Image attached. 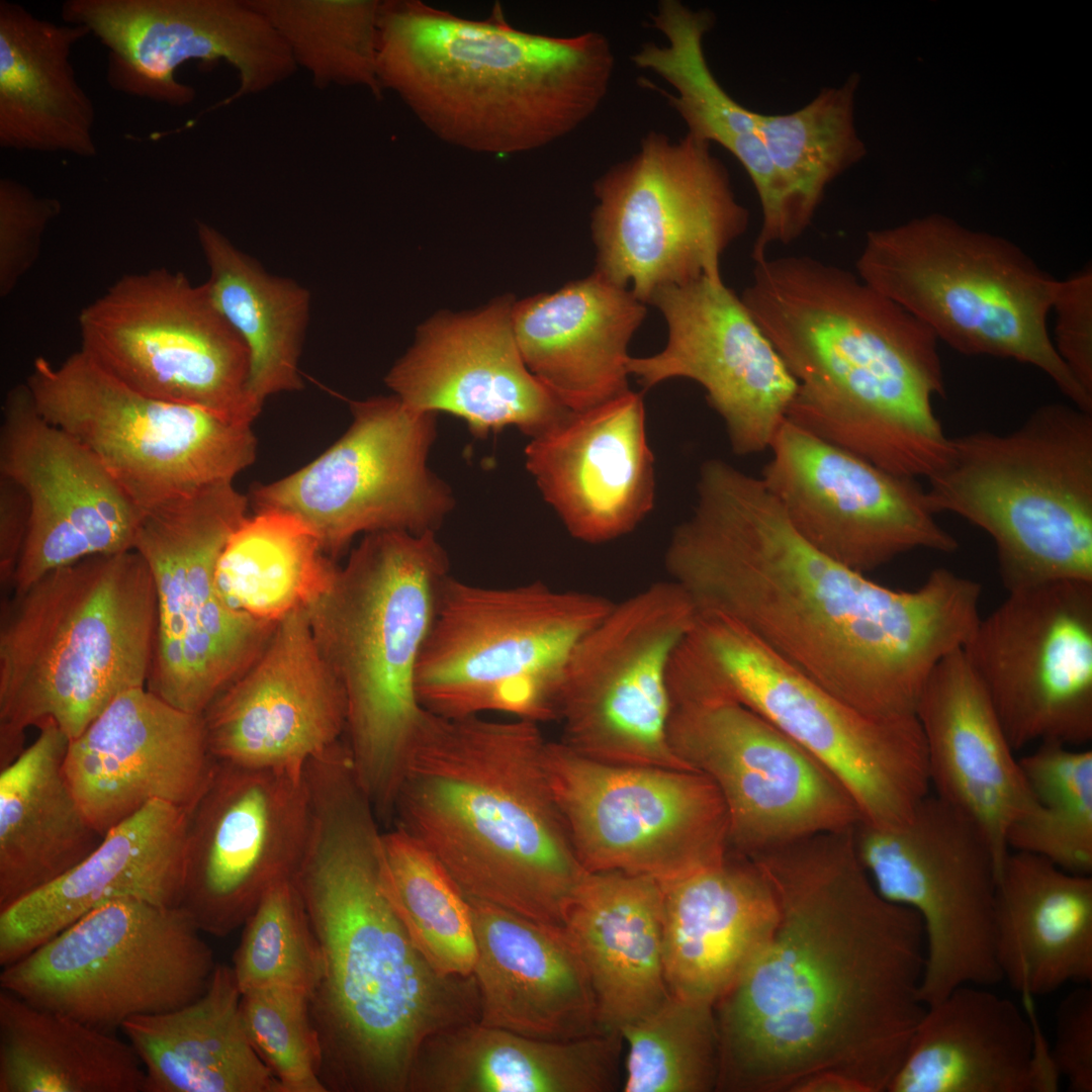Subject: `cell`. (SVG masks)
Wrapping results in <instances>:
<instances>
[{
  "mask_svg": "<svg viewBox=\"0 0 1092 1092\" xmlns=\"http://www.w3.org/2000/svg\"><path fill=\"white\" fill-rule=\"evenodd\" d=\"M749 858L774 890L779 920L714 1005L717 1091L794 1092L835 1073L887 1092L926 1010L921 919L878 893L853 828Z\"/></svg>",
  "mask_w": 1092,
  "mask_h": 1092,
  "instance_id": "obj_1",
  "label": "cell"
},
{
  "mask_svg": "<svg viewBox=\"0 0 1092 1092\" xmlns=\"http://www.w3.org/2000/svg\"><path fill=\"white\" fill-rule=\"evenodd\" d=\"M698 612L727 616L800 673L876 717L915 715L935 665L979 619V582L933 569L894 589L828 557L792 525L763 483L704 462L692 515L665 554Z\"/></svg>",
  "mask_w": 1092,
  "mask_h": 1092,
  "instance_id": "obj_2",
  "label": "cell"
},
{
  "mask_svg": "<svg viewBox=\"0 0 1092 1092\" xmlns=\"http://www.w3.org/2000/svg\"><path fill=\"white\" fill-rule=\"evenodd\" d=\"M377 820L350 781L325 780L310 790L293 881L323 959L310 1013L328 1092H406L422 1044L479 1019L473 976L438 973L388 899Z\"/></svg>",
  "mask_w": 1092,
  "mask_h": 1092,
  "instance_id": "obj_3",
  "label": "cell"
},
{
  "mask_svg": "<svg viewBox=\"0 0 1092 1092\" xmlns=\"http://www.w3.org/2000/svg\"><path fill=\"white\" fill-rule=\"evenodd\" d=\"M741 297L798 386L787 419L900 476H931L950 438L938 340L857 274L806 255L754 262Z\"/></svg>",
  "mask_w": 1092,
  "mask_h": 1092,
  "instance_id": "obj_4",
  "label": "cell"
},
{
  "mask_svg": "<svg viewBox=\"0 0 1092 1092\" xmlns=\"http://www.w3.org/2000/svg\"><path fill=\"white\" fill-rule=\"evenodd\" d=\"M538 723L424 711L391 819L467 898L563 927L585 874L554 798Z\"/></svg>",
  "mask_w": 1092,
  "mask_h": 1092,
  "instance_id": "obj_5",
  "label": "cell"
},
{
  "mask_svg": "<svg viewBox=\"0 0 1092 1092\" xmlns=\"http://www.w3.org/2000/svg\"><path fill=\"white\" fill-rule=\"evenodd\" d=\"M377 74L442 141L508 155L575 130L605 100L615 70L607 36L517 29L499 5L473 20L421 0L380 1Z\"/></svg>",
  "mask_w": 1092,
  "mask_h": 1092,
  "instance_id": "obj_6",
  "label": "cell"
},
{
  "mask_svg": "<svg viewBox=\"0 0 1092 1092\" xmlns=\"http://www.w3.org/2000/svg\"><path fill=\"white\" fill-rule=\"evenodd\" d=\"M154 580L134 550L56 568L15 595L0 631V768L52 720L70 741L119 695L146 687Z\"/></svg>",
  "mask_w": 1092,
  "mask_h": 1092,
  "instance_id": "obj_7",
  "label": "cell"
},
{
  "mask_svg": "<svg viewBox=\"0 0 1092 1092\" xmlns=\"http://www.w3.org/2000/svg\"><path fill=\"white\" fill-rule=\"evenodd\" d=\"M448 558L436 532L366 534L307 608L318 649L345 693L355 774L388 820L402 761L424 714L416 669Z\"/></svg>",
  "mask_w": 1092,
  "mask_h": 1092,
  "instance_id": "obj_8",
  "label": "cell"
},
{
  "mask_svg": "<svg viewBox=\"0 0 1092 1092\" xmlns=\"http://www.w3.org/2000/svg\"><path fill=\"white\" fill-rule=\"evenodd\" d=\"M667 680L684 699L730 700L763 717L836 778L862 823L901 825L929 794L916 715L884 718L853 708L727 616L698 613L670 657Z\"/></svg>",
  "mask_w": 1092,
  "mask_h": 1092,
  "instance_id": "obj_9",
  "label": "cell"
},
{
  "mask_svg": "<svg viewBox=\"0 0 1092 1092\" xmlns=\"http://www.w3.org/2000/svg\"><path fill=\"white\" fill-rule=\"evenodd\" d=\"M927 479L935 514L991 537L1007 592L1092 581V413L1045 403L1010 433L950 438Z\"/></svg>",
  "mask_w": 1092,
  "mask_h": 1092,
  "instance_id": "obj_10",
  "label": "cell"
},
{
  "mask_svg": "<svg viewBox=\"0 0 1092 1092\" xmlns=\"http://www.w3.org/2000/svg\"><path fill=\"white\" fill-rule=\"evenodd\" d=\"M856 274L969 356L1012 359L1043 372L1077 407L1092 395L1059 356L1048 317L1059 280L1014 244L917 221L869 232Z\"/></svg>",
  "mask_w": 1092,
  "mask_h": 1092,
  "instance_id": "obj_11",
  "label": "cell"
},
{
  "mask_svg": "<svg viewBox=\"0 0 1092 1092\" xmlns=\"http://www.w3.org/2000/svg\"><path fill=\"white\" fill-rule=\"evenodd\" d=\"M614 605L540 581L492 588L448 576L417 664L420 706L446 718L557 720L569 657Z\"/></svg>",
  "mask_w": 1092,
  "mask_h": 1092,
  "instance_id": "obj_12",
  "label": "cell"
},
{
  "mask_svg": "<svg viewBox=\"0 0 1092 1092\" xmlns=\"http://www.w3.org/2000/svg\"><path fill=\"white\" fill-rule=\"evenodd\" d=\"M596 273L643 303L661 288L721 276V258L747 230L749 212L711 144L659 131L594 184Z\"/></svg>",
  "mask_w": 1092,
  "mask_h": 1092,
  "instance_id": "obj_13",
  "label": "cell"
},
{
  "mask_svg": "<svg viewBox=\"0 0 1092 1092\" xmlns=\"http://www.w3.org/2000/svg\"><path fill=\"white\" fill-rule=\"evenodd\" d=\"M248 504L233 482L217 483L144 512L136 531L133 550L151 571L157 601L146 688L189 713L202 715L249 668L277 624L230 608L215 582Z\"/></svg>",
  "mask_w": 1092,
  "mask_h": 1092,
  "instance_id": "obj_14",
  "label": "cell"
},
{
  "mask_svg": "<svg viewBox=\"0 0 1092 1092\" xmlns=\"http://www.w3.org/2000/svg\"><path fill=\"white\" fill-rule=\"evenodd\" d=\"M180 906L105 903L2 968L1 989L91 1026L182 1007L207 988L217 963Z\"/></svg>",
  "mask_w": 1092,
  "mask_h": 1092,
  "instance_id": "obj_15",
  "label": "cell"
},
{
  "mask_svg": "<svg viewBox=\"0 0 1092 1092\" xmlns=\"http://www.w3.org/2000/svg\"><path fill=\"white\" fill-rule=\"evenodd\" d=\"M25 383L39 414L90 449L143 513L233 482L256 459L250 424L136 392L80 350L60 365L36 358Z\"/></svg>",
  "mask_w": 1092,
  "mask_h": 1092,
  "instance_id": "obj_16",
  "label": "cell"
},
{
  "mask_svg": "<svg viewBox=\"0 0 1092 1092\" xmlns=\"http://www.w3.org/2000/svg\"><path fill=\"white\" fill-rule=\"evenodd\" d=\"M81 349L128 388L252 424L247 346L205 284L166 268L126 274L79 314Z\"/></svg>",
  "mask_w": 1092,
  "mask_h": 1092,
  "instance_id": "obj_17",
  "label": "cell"
},
{
  "mask_svg": "<svg viewBox=\"0 0 1092 1092\" xmlns=\"http://www.w3.org/2000/svg\"><path fill=\"white\" fill-rule=\"evenodd\" d=\"M544 761L585 872H622L666 883L727 856V811L707 776L603 763L561 741L546 742Z\"/></svg>",
  "mask_w": 1092,
  "mask_h": 1092,
  "instance_id": "obj_18",
  "label": "cell"
},
{
  "mask_svg": "<svg viewBox=\"0 0 1092 1092\" xmlns=\"http://www.w3.org/2000/svg\"><path fill=\"white\" fill-rule=\"evenodd\" d=\"M857 857L878 893L913 910L925 935L926 1006L962 985L1001 983L994 948L997 864L980 831L934 795L895 827L858 822Z\"/></svg>",
  "mask_w": 1092,
  "mask_h": 1092,
  "instance_id": "obj_19",
  "label": "cell"
},
{
  "mask_svg": "<svg viewBox=\"0 0 1092 1092\" xmlns=\"http://www.w3.org/2000/svg\"><path fill=\"white\" fill-rule=\"evenodd\" d=\"M697 613L673 580L615 603L566 664L557 701L561 742L603 763L693 770L668 740L666 672Z\"/></svg>",
  "mask_w": 1092,
  "mask_h": 1092,
  "instance_id": "obj_20",
  "label": "cell"
},
{
  "mask_svg": "<svg viewBox=\"0 0 1092 1092\" xmlns=\"http://www.w3.org/2000/svg\"><path fill=\"white\" fill-rule=\"evenodd\" d=\"M347 432L293 473L251 491L256 511L289 513L338 554L359 534L436 532L452 510L446 483L428 466L436 416L397 396L351 403Z\"/></svg>",
  "mask_w": 1092,
  "mask_h": 1092,
  "instance_id": "obj_21",
  "label": "cell"
},
{
  "mask_svg": "<svg viewBox=\"0 0 1092 1092\" xmlns=\"http://www.w3.org/2000/svg\"><path fill=\"white\" fill-rule=\"evenodd\" d=\"M675 754L717 787L729 850L744 856L860 820L851 797L815 757L751 709L730 700L670 705Z\"/></svg>",
  "mask_w": 1092,
  "mask_h": 1092,
  "instance_id": "obj_22",
  "label": "cell"
},
{
  "mask_svg": "<svg viewBox=\"0 0 1092 1092\" xmlns=\"http://www.w3.org/2000/svg\"><path fill=\"white\" fill-rule=\"evenodd\" d=\"M963 651L1014 750L1092 738V581L1007 592Z\"/></svg>",
  "mask_w": 1092,
  "mask_h": 1092,
  "instance_id": "obj_23",
  "label": "cell"
},
{
  "mask_svg": "<svg viewBox=\"0 0 1092 1092\" xmlns=\"http://www.w3.org/2000/svg\"><path fill=\"white\" fill-rule=\"evenodd\" d=\"M309 817L305 767L216 761L186 832L180 907L201 932L223 937L243 927L269 890L294 878Z\"/></svg>",
  "mask_w": 1092,
  "mask_h": 1092,
  "instance_id": "obj_24",
  "label": "cell"
},
{
  "mask_svg": "<svg viewBox=\"0 0 1092 1092\" xmlns=\"http://www.w3.org/2000/svg\"><path fill=\"white\" fill-rule=\"evenodd\" d=\"M61 15L107 49L110 87L170 106L195 98V89L176 78L190 61L222 60L237 72V90L210 109L264 92L298 69L284 40L247 0H68Z\"/></svg>",
  "mask_w": 1092,
  "mask_h": 1092,
  "instance_id": "obj_25",
  "label": "cell"
},
{
  "mask_svg": "<svg viewBox=\"0 0 1092 1092\" xmlns=\"http://www.w3.org/2000/svg\"><path fill=\"white\" fill-rule=\"evenodd\" d=\"M760 478L795 529L838 563L866 573L912 550L951 553L916 478L891 473L786 419Z\"/></svg>",
  "mask_w": 1092,
  "mask_h": 1092,
  "instance_id": "obj_26",
  "label": "cell"
},
{
  "mask_svg": "<svg viewBox=\"0 0 1092 1092\" xmlns=\"http://www.w3.org/2000/svg\"><path fill=\"white\" fill-rule=\"evenodd\" d=\"M648 304L663 315L667 342L652 356L630 357L629 374L645 388L678 377L696 381L735 454L768 450L798 383L741 297L723 280L701 277L659 289Z\"/></svg>",
  "mask_w": 1092,
  "mask_h": 1092,
  "instance_id": "obj_27",
  "label": "cell"
},
{
  "mask_svg": "<svg viewBox=\"0 0 1092 1092\" xmlns=\"http://www.w3.org/2000/svg\"><path fill=\"white\" fill-rule=\"evenodd\" d=\"M1 415L0 476L29 505L15 595L56 568L133 550L143 512L90 449L39 414L26 383L7 392Z\"/></svg>",
  "mask_w": 1092,
  "mask_h": 1092,
  "instance_id": "obj_28",
  "label": "cell"
},
{
  "mask_svg": "<svg viewBox=\"0 0 1092 1092\" xmlns=\"http://www.w3.org/2000/svg\"><path fill=\"white\" fill-rule=\"evenodd\" d=\"M514 299L473 312H440L418 331L385 377L408 407L462 419L475 437L515 426L531 439L571 411L528 369L512 324Z\"/></svg>",
  "mask_w": 1092,
  "mask_h": 1092,
  "instance_id": "obj_29",
  "label": "cell"
},
{
  "mask_svg": "<svg viewBox=\"0 0 1092 1092\" xmlns=\"http://www.w3.org/2000/svg\"><path fill=\"white\" fill-rule=\"evenodd\" d=\"M216 761L303 769L345 732L343 688L322 655L305 608L277 622L257 659L202 713Z\"/></svg>",
  "mask_w": 1092,
  "mask_h": 1092,
  "instance_id": "obj_30",
  "label": "cell"
},
{
  "mask_svg": "<svg viewBox=\"0 0 1092 1092\" xmlns=\"http://www.w3.org/2000/svg\"><path fill=\"white\" fill-rule=\"evenodd\" d=\"M215 763L202 715L141 687L115 698L69 742L64 772L85 815L104 835L156 800L189 811Z\"/></svg>",
  "mask_w": 1092,
  "mask_h": 1092,
  "instance_id": "obj_31",
  "label": "cell"
},
{
  "mask_svg": "<svg viewBox=\"0 0 1092 1092\" xmlns=\"http://www.w3.org/2000/svg\"><path fill=\"white\" fill-rule=\"evenodd\" d=\"M526 467L569 534L586 543L631 532L652 510L654 457L641 393L570 412L531 439Z\"/></svg>",
  "mask_w": 1092,
  "mask_h": 1092,
  "instance_id": "obj_32",
  "label": "cell"
},
{
  "mask_svg": "<svg viewBox=\"0 0 1092 1092\" xmlns=\"http://www.w3.org/2000/svg\"><path fill=\"white\" fill-rule=\"evenodd\" d=\"M915 715L925 740L934 796L980 831L999 873L1010 852V829L1035 809L1036 802L962 648L932 669Z\"/></svg>",
  "mask_w": 1092,
  "mask_h": 1092,
  "instance_id": "obj_33",
  "label": "cell"
},
{
  "mask_svg": "<svg viewBox=\"0 0 1092 1092\" xmlns=\"http://www.w3.org/2000/svg\"><path fill=\"white\" fill-rule=\"evenodd\" d=\"M188 811L153 801L109 829L72 870L0 910V965L22 959L91 910L119 899L180 906Z\"/></svg>",
  "mask_w": 1092,
  "mask_h": 1092,
  "instance_id": "obj_34",
  "label": "cell"
},
{
  "mask_svg": "<svg viewBox=\"0 0 1092 1092\" xmlns=\"http://www.w3.org/2000/svg\"><path fill=\"white\" fill-rule=\"evenodd\" d=\"M989 987L962 985L926 1006L887 1092H1055L1060 1076L1036 1023Z\"/></svg>",
  "mask_w": 1092,
  "mask_h": 1092,
  "instance_id": "obj_35",
  "label": "cell"
},
{
  "mask_svg": "<svg viewBox=\"0 0 1092 1092\" xmlns=\"http://www.w3.org/2000/svg\"><path fill=\"white\" fill-rule=\"evenodd\" d=\"M476 958L472 971L483 1025L571 1040L608 1031L582 960L563 927L467 898Z\"/></svg>",
  "mask_w": 1092,
  "mask_h": 1092,
  "instance_id": "obj_36",
  "label": "cell"
},
{
  "mask_svg": "<svg viewBox=\"0 0 1092 1092\" xmlns=\"http://www.w3.org/2000/svg\"><path fill=\"white\" fill-rule=\"evenodd\" d=\"M662 887V944L668 991L715 1003L769 941L774 890L749 857L725 859Z\"/></svg>",
  "mask_w": 1092,
  "mask_h": 1092,
  "instance_id": "obj_37",
  "label": "cell"
},
{
  "mask_svg": "<svg viewBox=\"0 0 1092 1092\" xmlns=\"http://www.w3.org/2000/svg\"><path fill=\"white\" fill-rule=\"evenodd\" d=\"M646 305L600 274L515 301L514 336L528 369L569 411L629 389L628 346Z\"/></svg>",
  "mask_w": 1092,
  "mask_h": 1092,
  "instance_id": "obj_38",
  "label": "cell"
},
{
  "mask_svg": "<svg viewBox=\"0 0 1092 1092\" xmlns=\"http://www.w3.org/2000/svg\"><path fill=\"white\" fill-rule=\"evenodd\" d=\"M563 928L586 969L604 1030L619 1031L669 995L658 881L622 872H585L567 906Z\"/></svg>",
  "mask_w": 1092,
  "mask_h": 1092,
  "instance_id": "obj_39",
  "label": "cell"
},
{
  "mask_svg": "<svg viewBox=\"0 0 1092 1092\" xmlns=\"http://www.w3.org/2000/svg\"><path fill=\"white\" fill-rule=\"evenodd\" d=\"M622 1043L618 1030L547 1040L473 1021L422 1044L406 1092H610Z\"/></svg>",
  "mask_w": 1092,
  "mask_h": 1092,
  "instance_id": "obj_40",
  "label": "cell"
},
{
  "mask_svg": "<svg viewBox=\"0 0 1092 1092\" xmlns=\"http://www.w3.org/2000/svg\"><path fill=\"white\" fill-rule=\"evenodd\" d=\"M994 948L1023 998L1092 982V877L1010 850L997 876Z\"/></svg>",
  "mask_w": 1092,
  "mask_h": 1092,
  "instance_id": "obj_41",
  "label": "cell"
},
{
  "mask_svg": "<svg viewBox=\"0 0 1092 1092\" xmlns=\"http://www.w3.org/2000/svg\"><path fill=\"white\" fill-rule=\"evenodd\" d=\"M90 31L0 1V146L18 152L93 158L94 103L71 56Z\"/></svg>",
  "mask_w": 1092,
  "mask_h": 1092,
  "instance_id": "obj_42",
  "label": "cell"
},
{
  "mask_svg": "<svg viewBox=\"0 0 1092 1092\" xmlns=\"http://www.w3.org/2000/svg\"><path fill=\"white\" fill-rule=\"evenodd\" d=\"M37 728L0 768V910L72 870L103 837L65 776L69 738L52 720Z\"/></svg>",
  "mask_w": 1092,
  "mask_h": 1092,
  "instance_id": "obj_43",
  "label": "cell"
},
{
  "mask_svg": "<svg viewBox=\"0 0 1092 1092\" xmlns=\"http://www.w3.org/2000/svg\"><path fill=\"white\" fill-rule=\"evenodd\" d=\"M232 966L217 964L192 1002L120 1027L142 1062L144 1092H281L244 1027Z\"/></svg>",
  "mask_w": 1092,
  "mask_h": 1092,
  "instance_id": "obj_44",
  "label": "cell"
},
{
  "mask_svg": "<svg viewBox=\"0 0 1092 1092\" xmlns=\"http://www.w3.org/2000/svg\"><path fill=\"white\" fill-rule=\"evenodd\" d=\"M209 268V296L250 355L248 394L260 413L265 400L302 387L298 362L309 313V292L266 272L210 224L197 222Z\"/></svg>",
  "mask_w": 1092,
  "mask_h": 1092,
  "instance_id": "obj_45",
  "label": "cell"
},
{
  "mask_svg": "<svg viewBox=\"0 0 1092 1092\" xmlns=\"http://www.w3.org/2000/svg\"><path fill=\"white\" fill-rule=\"evenodd\" d=\"M125 1039L0 991V1092H144Z\"/></svg>",
  "mask_w": 1092,
  "mask_h": 1092,
  "instance_id": "obj_46",
  "label": "cell"
},
{
  "mask_svg": "<svg viewBox=\"0 0 1092 1092\" xmlns=\"http://www.w3.org/2000/svg\"><path fill=\"white\" fill-rule=\"evenodd\" d=\"M337 571L303 521L264 510L247 516L232 533L217 562L215 582L230 608L276 624L312 604Z\"/></svg>",
  "mask_w": 1092,
  "mask_h": 1092,
  "instance_id": "obj_47",
  "label": "cell"
},
{
  "mask_svg": "<svg viewBox=\"0 0 1092 1092\" xmlns=\"http://www.w3.org/2000/svg\"><path fill=\"white\" fill-rule=\"evenodd\" d=\"M651 22L665 36L666 43L642 44L632 62L672 88V94L666 97L685 122L687 133L720 145L747 173L764 169L769 158L758 129L757 112L724 90L706 59L704 38L714 25L713 13L694 10L677 0H662Z\"/></svg>",
  "mask_w": 1092,
  "mask_h": 1092,
  "instance_id": "obj_48",
  "label": "cell"
},
{
  "mask_svg": "<svg viewBox=\"0 0 1092 1092\" xmlns=\"http://www.w3.org/2000/svg\"><path fill=\"white\" fill-rule=\"evenodd\" d=\"M856 78L823 88L803 107L784 114L757 112V125L782 199L783 245L812 223L828 185L861 155L853 126Z\"/></svg>",
  "mask_w": 1092,
  "mask_h": 1092,
  "instance_id": "obj_49",
  "label": "cell"
},
{
  "mask_svg": "<svg viewBox=\"0 0 1092 1092\" xmlns=\"http://www.w3.org/2000/svg\"><path fill=\"white\" fill-rule=\"evenodd\" d=\"M382 844L384 890L416 948L444 976L472 975L476 947L467 897L403 830L382 833Z\"/></svg>",
  "mask_w": 1092,
  "mask_h": 1092,
  "instance_id": "obj_50",
  "label": "cell"
},
{
  "mask_svg": "<svg viewBox=\"0 0 1092 1092\" xmlns=\"http://www.w3.org/2000/svg\"><path fill=\"white\" fill-rule=\"evenodd\" d=\"M288 47L313 85L359 86L382 96L377 74L380 1L247 0Z\"/></svg>",
  "mask_w": 1092,
  "mask_h": 1092,
  "instance_id": "obj_51",
  "label": "cell"
},
{
  "mask_svg": "<svg viewBox=\"0 0 1092 1092\" xmlns=\"http://www.w3.org/2000/svg\"><path fill=\"white\" fill-rule=\"evenodd\" d=\"M1019 763L1036 807L1010 829L1009 849L1091 876L1092 751L1044 741Z\"/></svg>",
  "mask_w": 1092,
  "mask_h": 1092,
  "instance_id": "obj_52",
  "label": "cell"
},
{
  "mask_svg": "<svg viewBox=\"0 0 1092 1092\" xmlns=\"http://www.w3.org/2000/svg\"><path fill=\"white\" fill-rule=\"evenodd\" d=\"M625 1092H711L719 1078L714 1005L670 994L623 1025Z\"/></svg>",
  "mask_w": 1092,
  "mask_h": 1092,
  "instance_id": "obj_53",
  "label": "cell"
},
{
  "mask_svg": "<svg viewBox=\"0 0 1092 1092\" xmlns=\"http://www.w3.org/2000/svg\"><path fill=\"white\" fill-rule=\"evenodd\" d=\"M232 969L241 993L281 987L311 997L323 959L293 879L269 890L244 923Z\"/></svg>",
  "mask_w": 1092,
  "mask_h": 1092,
  "instance_id": "obj_54",
  "label": "cell"
},
{
  "mask_svg": "<svg viewBox=\"0 0 1092 1092\" xmlns=\"http://www.w3.org/2000/svg\"><path fill=\"white\" fill-rule=\"evenodd\" d=\"M240 1008L248 1038L281 1092H328L309 994L281 987L251 989L242 992Z\"/></svg>",
  "mask_w": 1092,
  "mask_h": 1092,
  "instance_id": "obj_55",
  "label": "cell"
},
{
  "mask_svg": "<svg viewBox=\"0 0 1092 1092\" xmlns=\"http://www.w3.org/2000/svg\"><path fill=\"white\" fill-rule=\"evenodd\" d=\"M62 209L21 182L0 179V295L6 297L38 257L42 236Z\"/></svg>",
  "mask_w": 1092,
  "mask_h": 1092,
  "instance_id": "obj_56",
  "label": "cell"
},
{
  "mask_svg": "<svg viewBox=\"0 0 1092 1092\" xmlns=\"http://www.w3.org/2000/svg\"><path fill=\"white\" fill-rule=\"evenodd\" d=\"M1054 346L1074 378L1092 395V267L1059 280L1052 304Z\"/></svg>",
  "mask_w": 1092,
  "mask_h": 1092,
  "instance_id": "obj_57",
  "label": "cell"
},
{
  "mask_svg": "<svg viewBox=\"0 0 1092 1092\" xmlns=\"http://www.w3.org/2000/svg\"><path fill=\"white\" fill-rule=\"evenodd\" d=\"M1051 1056L1072 1092H1092V990L1070 992L1058 1005Z\"/></svg>",
  "mask_w": 1092,
  "mask_h": 1092,
  "instance_id": "obj_58",
  "label": "cell"
},
{
  "mask_svg": "<svg viewBox=\"0 0 1092 1092\" xmlns=\"http://www.w3.org/2000/svg\"><path fill=\"white\" fill-rule=\"evenodd\" d=\"M28 522L29 505L24 491L12 480L0 476V578L4 585H13Z\"/></svg>",
  "mask_w": 1092,
  "mask_h": 1092,
  "instance_id": "obj_59",
  "label": "cell"
},
{
  "mask_svg": "<svg viewBox=\"0 0 1092 1092\" xmlns=\"http://www.w3.org/2000/svg\"><path fill=\"white\" fill-rule=\"evenodd\" d=\"M794 1092H863V1090L846 1076L820 1073L803 1080L796 1086Z\"/></svg>",
  "mask_w": 1092,
  "mask_h": 1092,
  "instance_id": "obj_60",
  "label": "cell"
}]
</instances>
